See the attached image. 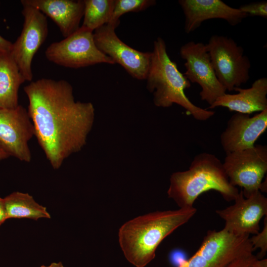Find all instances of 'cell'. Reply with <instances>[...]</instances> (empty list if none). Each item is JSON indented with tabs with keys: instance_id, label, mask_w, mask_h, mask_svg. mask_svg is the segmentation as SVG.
Segmentation results:
<instances>
[{
	"instance_id": "6da1fadb",
	"label": "cell",
	"mask_w": 267,
	"mask_h": 267,
	"mask_svg": "<svg viewBox=\"0 0 267 267\" xmlns=\"http://www.w3.org/2000/svg\"><path fill=\"white\" fill-rule=\"evenodd\" d=\"M35 136L54 170L86 145L95 116L93 104L76 101L64 80L42 78L24 88Z\"/></svg>"
},
{
	"instance_id": "7a4b0ae2",
	"label": "cell",
	"mask_w": 267,
	"mask_h": 267,
	"mask_svg": "<svg viewBox=\"0 0 267 267\" xmlns=\"http://www.w3.org/2000/svg\"><path fill=\"white\" fill-rule=\"evenodd\" d=\"M197 212L194 207L156 211L133 219L118 231L120 246L127 260L136 267H144L155 257L162 241L186 223Z\"/></svg>"
},
{
	"instance_id": "3957f363",
	"label": "cell",
	"mask_w": 267,
	"mask_h": 267,
	"mask_svg": "<svg viewBox=\"0 0 267 267\" xmlns=\"http://www.w3.org/2000/svg\"><path fill=\"white\" fill-rule=\"evenodd\" d=\"M167 194L179 208L193 207L200 195L214 190L227 202L234 201L239 194L232 185L223 163L215 155L201 153L196 155L188 170L172 174Z\"/></svg>"
},
{
	"instance_id": "277c9868",
	"label": "cell",
	"mask_w": 267,
	"mask_h": 267,
	"mask_svg": "<svg viewBox=\"0 0 267 267\" xmlns=\"http://www.w3.org/2000/svg\"><path fill=\"white\" fill-rule=\"evenodd\" d=\"M151 53L145 80L147 89L153 94L154 105L167 108L177 104L199 121H206L213 116L214 111L195 105L186 96L184 90L190 87V82L169 57L162 38L158 37L154 41Z\"/></svg>"
},
{
	"instance_id": "5b68a950",
	"label": "cell",
	"mask_w": 267,
	"mask_h": 267,
	"mask_svg": "<svg viewBox=\"0 0 267 267\" xmlns=\"http://www.w3.org/2000/svg\"><path fill=\"white\" fill-rule=\"evenodd\" d=\"M249 236L223 229L208 230L198 250L178 267H225L235 259L253 253Z\"/></svg>"
},
{
	"instance_id": "8992f818",
	"label": "cell",
	"mask_w": 267,
	"mask_h": 267,
	"mask_svg": "<svg viewBox=\"0 0 267 267\" xmlns=\"http://www.w3.org/2000/svg\"><path fill=\"white\" fill-rule=\"evenodd\" d=\"M205 45L216 76L226 90L233 91L248 82L251 63L234 40L215 35Z\"/></svg>"
},
{
	"instance_id": "52a82bcc",
	"label": "cell",
	"mask_w": 267,
	"mask_h": 267,
	"mask_svg": "<svg viewBox=\"0 0 267 267\" xmlns=\"http://www.w3.org/2000/svg\"><path fill=\"white\" fill-rule=\"evenodd\" d=\"M45 56L49 61L56 65L74 69L100 63L115 64L96 47L93 32L82 26L64 39L49 45Z\"/></svg>"
},
{
	"instance_id": "ba28073f",
	"label": "cell",
	"mask_w": 267,
	"mask_h": 267,
	"mask_svg": "<svg viewBox=\"0 0 267 267\" xmlns=\"http://www.w3.org/2000/svg\"><path fill=\"white\" fill-rule=\"evenodd\" d=\"M223 166L230 184L241 187L248 197L259 191L267 172V147L258 144L226 154Z\"/></svg>"
},
{
	"instance_id": "9c48e42d",
	"label": "cell",
	"mask_w": 267,
	"mask_h": 267,
	"mask_svg": "<svg viewBox=\"0 0 267 267\" xmlns=\"http://www.w3.org/2000/svg\"><path fill=\"white\" fill-rule=\"evenodd\" d=\"M24 17L19 36L12 43L10 54L26 81H32V63L35 55L47 38L48 29L46 17L37 8L22 4Z\"/></svg>"
},
{
	"instance_id": "30bf717a",
	"label": "cell",
	"mask_w": 267,
	"mask_h": 267,
	"mask_svg": "<svg viewBox=\"0 0 267 267\" xmlns=\"http://www.w3.org/2000/svg\"><path fill=\"white\" fill-rule=\"evenodd\" d=\"M179 54L185 61L186 71L183 75L190 83L200 86L201 100L210 106L226 93L216 76L205 44L189 41L180 47Z\"/></svg>"
},
{
	"instance_id": "8fae6325",
	"label": "cell",
	"mask_w": 267,
	"mask_h": 267,
	"mask_svg": "<svg viewBox=\"0 0 267 267\" xmlns=\"http://www.w3.org/2000/svg\"><path fill=\"white\" fill-rule=\"evenodd\" d=\"M115 27L107 23L93 31L97 48L115 63L122 66L133 78L145 80L149 69L151 52H142L129 46L117 36Z\"/></svg>"
},
{
	"instance_id": "7c38bea8",
	"label": "cell",
	"mask_w": 267,
	"mask_h": 267,
	"mask_svg": "<svg viewBox=\"0 0 267 267\" xmlns=\"http://www.w3.org/2000/svg\"><path fill=\"white\" fill-rule=\"evenodd\" d=\"M33 136L34 128L27 109L19 104L14 108L0 109V147L10 157L30 162L28 142Z\"/></svg>"
},
{
	"instance_id": "4fadbf2b",
	"label": "cell",
	"mask_w": 267,
	"mask_h": 267,
	"mask_svg": "<svg viewBox=\"0 0 267 267\" xmlns=\"http://www.w3.org/2000/svg\"><path fill=\"white\" fill-rule=\"evenodd\" d=\"M234 203L216 214L224 221L223 229L238 235L256 234L260 232V222L267 215V198L258 191L245 197L242 189Z\"/></svg>"
},
{
	"instance_id": "5bb4252c",
	"label": "cell",
	"mask_w": 267,
	"mask_h": 267,
	"mask_svg": "<svg viewBox=\"0 0 267 267\" xmlns=\"http://www.w3.org/2000/svg\"><path fill=\"white\" fill-rule=\"evenodd\" d=\"M267 128V109L252 117L236 113L229 119L221 135L222 146L226 154L251 148Z\"/></svg>"
},
{
	"instance_id": "9a60e30c",
	"label": "cell",
	"mask_w": 267,
	"mask_h": 267,
	"mask_svg": "<svg viewBox=\"0 0 267 267\" xmlns=\"http://www.w3.org/2000/svg\"><path fill=\"white\" fill-rule=\"evenodd\" d=\"M184 13V31L189 34L205 20L221 19L231 26L240 23L248 15L221 0H179Z\"/></svg>"
},
{
	"instance_id": "2e32d148",
	"label": "cell",
	"mask_w": 267,
	"mask_h": 267,
	"mask_svg": "<svg viewBox=\"0 0 267 267\" xmlns=\"http://www.w3.org/2000/svg\"><path fill=\"white\" fill-rule=\"evenodd\" d=\"M22 4L33 6L49 17L66 38L80 27L84 16V0H22Z\"/></svg>"
},
{
	"instance_id": "e0dca14e",
	"label": "cell",
	"mask_w": 267,
	"mask_h": 267,
	"mask_svg": "<svg viewBox=\"0 0 267 267\" xmlns=\"http://www.w3.org/2000/svg\"><path fill=\"white\" fill-rule=\"evenodd\" d=\"M233 90L237 93H224L217 98L208 108L224 107L230 111L249 115L267 109V78L262 77L256 80L249 88L236 87Z\"/></svg>"
},
{
	"instance_id": "ac0fdd59",
	"label": "cell",
	"mask_w": 267,
	"mask_h": 267,
	"mask_svg": "<svg viewBox=\"0 0 267 267\" xmlns=\"http://www.w3.org/2000/svg\"><path fill=\"white\" fill-rule=\"evenodd\" d=\"M26 81L10 53L0 55V109L18 105V91Z\"/></svg>"
},
{
	"instance_id": "d6986e66",
	"label": "cell",
	"mask_w": 267,
	"mask_h": 267,
	"mask_svg": "<svg viewBox=\"0 0 267 267\" xmlns=\"http://www.w3.org/2000/svg\"><path fill=\"white\" fill-rule=\"evenodd\" d=\"M7 220L29 219L37 221L50 219L46 207L37 203L28 193L13 192L3 198Z\"/></svg>"
},
{
	"instance_id": "ffe728a7",
	"label": "cell",
	"mask_w": 267,
	"mask_h": 267,
	"mask_svg": "<svg viewBox=\"0 0 267 267\" xmlns=\"http://www.w3.org/2000/svg\"><path fill=\"white\" fill-rule=\"evenodd\" d=\"M82 25L92 31L108 23L113 11L115 0H84Z\"/></svg>"
},
{
	"instance_id": "44dd1931",
	"label": "cell",
	"mask_w": 267,
	"mask_h": 267,
	"mask_svg": "<svg viewBox=\"0 0 267 267\" xmlns=\"http://www.w3.org/2000/svg\"><path fill=\"white\" fill-rule=\"evenodd\" d=\"M156 3L154 0H115L114 7L110 22L108 23L117 27L120 17L130 12L144 10Z\"/></svg>"
},
{
	"instance_id": "7402d4cb",
	"label": "cell",
	"mask_w": 267,
	"mask_h": 267,
	"mask_svg": "<svg viewBox=\"0 0 267 267\" xmlns=\"http://www.w3.org/2000/svg\"><path fill=\"white\" fill-rule=\"evenodd\" d=\"M225 267H267V259H259L252 253L235 259Z\"/></svg>"
},
{
	"instance_id": "603a6c76",
	"label": "cell",
	"mask_w": 267,
	"mask_h": 267,
	"mask_svg": "<svg viewBox=\"0 0 267 267\" xmlns=\"http://www.w3.org/2000/svg\"><path fill=\"white\" fill-rule=\"evenodd\" d=\"M250 240L254 251L259 249L260 251L256 256L259 259H263L267 251V218L265 217L264 222V227L261 232L250 237Z\"/></svg>"
},
{
	"instance_id": "cb8c5ba5",
	"label": "cell",
	"mask_w": 267,
	"mask_h": 267,
	"mask_svg": "<svg viewBox=\"0 0 267 267\" xmlns=\"http://www.w3.org/2000/svg\"><path fill=\"white\" fill-rule=\"evenodd\" d=\"M241 12L248 16H260L267 18V2L262 1L253 2L241 5L238 8Z\"/></svg>"
},
{
	"instance_id": "d4e9b609",
	"label": "cell",
	"mask_w": 267,
	"mask_h": 267,
	"mask_svg": "<svg viewBox=\"0 0 267 267\" xmlns=\"http://www.w3.org/2000/svg\"><path fill=\"white\" fill-rule=\"evenodd\" d=\"M12 43L0 35V55L10 52Z\"/></svg>"
},
{
	"instance_id": "484cf974",
	"label": "cell",
	"mask_w": 267,
	"mask_h": 267,
	"mask_svg": "<svg viewBox=\"0 0 267 267\" xmlns=\"http://www.w3.org/2000/svg\"><path fill=\"white\" fill-rule=\"evenodd\" d=\"M7 220L3 198L0 197V225Z\"/></svg>"
},
{
	"instance_id": "4316f807",
	"label": "cell",
	"mask_w": 267,
	"mask_h": 267,
	"mask_svg": "<svg viewBox=\"0 0 267 267\" xmlns=\"http://www.w3.org/2000/svg\"><path fill=\"white\" fill-rule=\"evenodd\" d=\"M39 267H65L63 266L62 263L60 262L58 263H52L51 264H50L49 266H45L44 265H42Z\"/></svg>"
},
{
	"instance_id": "83f0119b",
	"label": "cell",
	"mask_w": 267,
	"mask_h": 267,
	"mask_svg": "<svg viewBox=\"0 0 267 267\" xmlns=\"http://www.w3.org/2000/svg\"><path fill=\"white\" fill-rule=\"evenodd\" d=\"M9 155L0 147V161L8 158Z\"/></svg>"
},
{
	"instance_id": "f1b7e54d",
	"label": "cell",
	"mask_w": 267,
	"mask_h": 267,
	"mask_svg": "<svg viewBox=\"0 0 267 267\" xmlns=\"http://www.w3.org/2000/svg\"></svg>"
}]
</instances>
